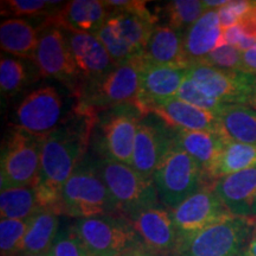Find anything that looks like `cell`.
<instances>
[{
  "mask_svg": "<svg viewBox=\"0 0 256 256\" xmlns=\"http://www.w3.org/2000/svg\"><path fill=\"white\" fill-rule=\"evenodd\" d=\"M242 54L236 46L224 44L214 50L200 63L229 72H242Z\"/></svg>",
  "mask_w": 256,
  "mask_h": 256,
  "instance_id": "34",
  "label": "cell"
},
{
  "mask_svg": "<svg viewBox=\"0 0 256 256\" xmlns=\"http://www.w3.org/2000/svg\"><path fill=\"white\" fill-rule=\"evenodd\" d=\"M158 19L147 8L110 14L95 36L104 44L115 66L142 56Z\"/></svg>",
  "mask_w": 256,
  "mask_h": 256,
  "instance_id": "3",
  "label": "cell"
},
{
  "mask_svg": "<svg viewBox=\"0 0 256 256\" xmlns=\"http://www.w3.org/2000/svg\"><path fill=\"white\" fill-rule=\"evenodd\" d=\"M176 98L184 102H188V104L194 106V107H198L204 110L212 112L215 114L218 113L220 108L224 106L220 102L214 100V98H211L204 94L188 78L183 82V84H182Z\"/></svg>",
  "mask_w": 256,
  "mask_h": 256,
  "instance_id": "35",
  "label": "cell"
},
{
  "mask_svg": "<svg viewBox=\"0 0 256 256\" xmlns=\"http://www.w3.org/2000/svg\"><path fill=\"white\" fill-rule=\"evenodd\" d=\"M28 256H50V254L49 255H28Z\"/></svg>",
  "mask_w": 256,
  "mask_h": 256,
  "instance_id": "44",
  "label": "cell"
},
{
  "mask_svg": "<svg viewBox=\"0 0 256 256\" xmlns=\"http://www.w3.org/2000/svg\"><path fill=\"white\" fill-rule=\"evenodd\" d=\"M206 179L200 164L176 142L153 176L159 200L171 211L200 191Z\"/></svg>",
  "mask_w": 256,
  "mask_h": 256,
  "instance_id": "7",
  "label": "cell"
},
{
  "mask_svg": "<svg viewBox=\"0 0 256 256\" xmlns=\"http://www.w3.org/2000/svg\"><path fill=\"white\" fill-rule=\"evenodd\" d=\"M96 166L121 216L130 218L144 210L158 206L159 196L153 179L146 178L122 162L98 159Z\"/></svg>",
  "mask_w": 256,
  "mask_h": 256,
  "instance_id": "5",
  "label": "cell"
},
{
  "mask_svg": "<svg viewBox=\"0 0 256 256\" xmlns=\"http://www.w3.org/2000/svg\"><path fill=\"white\" fill-rule=\"evenodd\" d=\"M243 34H244V32H243L242 28L238 24L234 25V26H232V28H224L223 30L224 44H228V46L238 48L240 40H242Z\"/></svg>",
  "mask_w": 256,
  "mask_h": 256,
  "instance_id": "38",
  "label": "cell"
},
{
  "mask_svg": "<svg viewBox=\"0 0 256 256\" xmlns=\"http://www.w3.org/2000/svg\"><path fill=\"white\" fill-rule=\"evenodd\" d=\"M72 228L87 256H118L142 243L124 216L104 215L78 220Z\"/></svg>",
  "mask_w": 256,
  "mask_h": 256,
  "instance_id": "8",
  "label": "cell"
},
{
  "mask_svg": "<svg viewBox=\"0 0 256 256\" xmlns=\"http://www.w3.org/2000/svg\"><path fill=\"white\" fill-rule=\"evenodd\" d=\"M214 191L235 217L256 220V168L216 180Z\"/></svg>",
  "mask_w": 256,
  "mask_h": 256,
  "instance_id": "18",
  "label": "cell"
},
{
  "mask_svg": "<svg viewBox=\"0 0 256 256\" xmlns=\"http://www.w3.org/2000/svg\"><path fill=\"white\" fill-rule=\"evenodd\" d=\"M60 232V215L42 211L30 218L22 255H49Z\"/></svg>",
  "mask_w": 256,
  "mask_h": 256,
  "instance_id": "27",
  "label": "cell"
},
{
  "mask_svg": "<svg viewBox=\"0 0 256 256\" xmlns=\"http://www.w3.org/2000/svg\"><path fill=\"white\" fill-rule=\"evenodd\" d=\"M66 34L78 66L81 87L98 81L114 68L115 63L110 55L95 34L72 31H66Z\"/></svg>",
  "mask_w": 256,
  "mask_h": 256,
  "instance_id": "19",
  "label": "cell"
},
{
  "mask_svg": "<svg viewBox=\"0 0 256 256\" xmlns=\"http://www.w3.org/2000/svg\"><path fill=\"white\" fill-rule=\"evenodd\" d=\"M43 139L14 128L6 136L2 148L0 184L6 188L36 186L40 174Z\"/></svg>",
  "mask_w": 256,
  "mask_h": 256,
  "instance_id": "9",
  "label": "cell"
},
{
  "mask_svg": "<svg viewBox=\"0 0 256 256\" xmlns=\"http://www.w3.org/2000/svg\"><path fill=\"white\" fill-rule=\"evenodd\" d=\"M72 119L42 142L40 174L36 190L42 210L62 215V190L84 159L98 113L78 104Z\"/></svg>",
  "mask_w": 256,
  "mask_h": 256,
  "instance_id": "1",
  "label": "cell"
},
{
  "mask_svg": "<svg viewBox=\"0 0 256 256\" xmlns=\"http://www.w3.org/2000/svg\"><path fill=\"white\" fill-rule=\"evenodd\" d=\"M142 113L159 118L174 130L222 133L217 114L200 110L177 98L147 104Z\"/></svg>",
  "mask_w": 256,
  "mask_h": 256,
  "instance_id": "17",
  "label": "cell"
},
{
  "mask_svg": "<svg viewBox=\"0 0 256 256\" xmlns=\"http://www.w3.org/2000/svg\"><path fill=\"white\" fill-rule=\"evenodd\" d=\"M252 5H254V2L234 0V2H228V4L217 10L220 26L223 30L232 28L234 25H238V22L250 11Z\"/></svg>",
  "mask_w": 256,
  "mask_h": 256,
  "instance_id": "37",
  "label": "cell"
},
{
  "mask_svg": "<svg viewBox=\"0 0 256 256\" xmlns=\"http://www.w3.org/2000/svg\"><path fill=\"white\" fill-rule=\"evenodd\" d=\"M118 212L96 160L84 156L62 190V215L83 220Z\"/></svg>",
  "mask_w": 256,
  "mask_h": 256,
  "instance_id": "4",
  "label": "cell"
},
{
  "mask_svg": "<svg viewBox=\"0 0 256 256\" xmlns=\"http://www.w3.org/2000/svg\"><path fill=\"white\" fill-rule=\"evenodd\" d=\"M142 58L154 66L188 69L184 52V34L168 25H156L144 51Z\"/></svg>",
  "mask_w": 256,
  "mask_h": 256,
  "instance_id": "24",
  "label": "cell"
},
{
  "mask_svg": "<svg viewBox=\"0 0 256 256\" xmlns=\"http://www.w3.org/2000/svg\"><path fill=\"white\" fill-rule=\"evenodd\" d=\"M144 248L151 254L178 250L179 238L171 214L162 206L144 210L130 217Z\"/></svg>",
  "mask_w": 256,
  "mask_h": 256,
  "instance_id": "16",
  "label": "cell"
},
{
  "mask_svg": "<svg viewBox=\"0 0 256 256\" xmlns=\"http://www.w3.org/2000/svg\"><path fill=\"white\" fill-rule=\"evenodd\" d=\"M222 134L230 142L256 145V108L224 104L217 113Z\"/></svg>",
  "mask_w": 256,
  "mask_h": 256,
  "instance_id": "26",
  "label": "cell"
},
{
  "mask_svg": "<svg viewBox=\"0 0 256 256\" xmlns=\"http://www.w3.org/2000/svg\"><path fill=\"white\" fill-rule=\"evenodd\" d=\"M142 56L115 66L98 81L83 84L78 92L80 104L89 110H104L121 104H136L142 86Z\"/></svg>",
  "mask_w": 256,
  "mask_h": 256,
  "instance_id": "6",
  "label": "cell"
},
{
  "mask_svg": "<svg viewBox=\"0 0 256 256\" xmlns=\"http://www.w3.org/2000/svg\"><path fill=\"white\" fill-rule=\"evenodd\" d=\"M188 78L204 94L220 104L254 106L255 75L198 63L188 69Z\"/></svg>",
  "mask_w": 256,
  "mask_h": 256,
  "instance_id": "11",
  "label": "cell"
},
{
  "mask_svg": "<svg viewBox=\"0 0 256 256\" xmlns=\"http://www.w3.org/2000/svg\"><path fill=\"white\" fill-rule=\"evenodd\" d=\"M30 220H2L0 222V252L2 256L22 255L25 235Z\"/></svg>",
  "mask_w": 256,
  "mask_h": 256,
  "instance_id": "33",
  "label": "cell"
},
{
  "mask_svg": "<svg viewBox=\"0 0 256 256\" xmlns=\"http://www.w3.org/2000/svg\"><path fill=\"white\" fill-rule=\"evenodd\" d=\"M242 256H256V226L244 250L242 252Z\"/></svg>",
  "mask_w": 256,
  "mask_h": 256,
  "instance_id": "41",
  "label": "cell"
},
{
  "mask_svg": "<svg viewBox=\"0 0 256 256\" xmlns=\"http://www.w3.org/2000/svg\"><path fill=\"white\" fill-rule=\"evenodd\" d=\"M40 32L42 28H36L25 19H8L0 25V46L6 54L34 62Z\"/></svg>",
  "mask_w": 256,
  "mask_h": 256,
  "instance_id": "25",
  "label": "cell"
},
{
  "mask_svg": "<svg viewBox=\"0 0 256 256\" xmlns=\"http://www.w3.org/2000/svg\"><path fill=\"white\" fill-rule=\"evenodd\" d=\"M62 2H46V0H6L2 2V14L12 17H52L63 8Z\"/></svg>",
  "mask_w": 256,
  "mask_h": 256,
  "instance_id": "31",
  "label": "cell"
},
{
  "mask_svg": "<svg viewBox=\"0 0 256 256\" xmlns=\"http://www.w3.org/2000/svg\"><path fill=\"white\" fill-rule=\"evenodd\" d=\"M252 107L256 108V75H255V102H254V106Z\"/></svg>",
  "mask_w": 256,
  "mask_h": 256,
  "instance_id": "43",
  "label": "cell"
},
{
  "mask_svg": "<svg viewBox=\"0 0 256 256\" xmlns=\"http://www.w3.org/2000/svg\"><path fill=\"white\" fill-rule=\"evenodd\" d=\"M208 12L204 2L198 0H174L165 6L168 28L185 34L203 14Z\"/></svg>",
  "mask_w": 256,
  "mask_h": 256,
  "instance_id": "30",
  "label": "cell"
},
{
  "mask_svg": "<svg viewBox=\"0 0 256 256\" xmlns=\"http://www.w3.org/2000/svg\"><path fill=\"white\" fill-rule=\"evenodd\" d=\"M63 100L52 87H43L32 92L22 101L16 112L17 128L31 136L44 138L60 124Z\"/></svg>",
  "mask_w": 256,
  "mask_h": 256,
  "instance_id": "15",
  "label": "cell"
},
{
  "mask_svg": "<svg viewBox=\"0 0 256 256\" xmlns=\"http://www.w3.org/2000/svg\"><path fill=\"white\" fill-rule=\"evenodd\" d=\"M204 4H206L208 11H210V10H218L220 8H223L224 5L228 4V2H226V0H218V2H214V0H206V2H204Z\"/></svg>",
  "mask_w": 256,
  "mask_h": 256,
  "instance_id": "42",
  "label": "cell"
},
{
  "mask_svg": "<svg viewBox=\"0 0 256 256\" xmlns=\"http://www.w3.org/2000/svg\"><path fill=\"white\" fill-rule=\"evenodd\" d=\"M256 168V145H247L226 140L222 153L214 168L211 179H218Z\"/></svg>",
  "mask_w": 256,
  "mask_h": 256,
  "instance_id": "29",
  "label": "cell"
},
{
  "mask_svg": "<svg viewBox=\"0 0 256 256\" xmlns=\"http://www.w3.org/2000/svg\"><path fill=\"white\" fill-rule=\"evenodd\" d=\"M42 211L36 186L6 188L0 194L2 220H26Z\"/></svg>",
  "mask_w": 256,
  "mask_h": 256,
  "instance_id": "28",
  "label": "cell"
},
{
  "mask_svg": "<svg viewBox=\"0 0 256 256\" xmlns=\"http://www.w3.org/2000/svg\"><path fill=\"white\" fill-rule=\"evenodd\" d=\"M226 140L222 133L174 130L176 145L196 160L206 179H211V174Z\"/></svg>",
  "mask_w": 256,
  "mask_h": 256,
  "instance_id": "23",
  "label": "cell"
},
{
  "mask_svg": "<svg viewBox=\"0 0 256 256\" xmlns=\"http://www.w3.org/2000/svg\"><path fill=\"white\" fill-rule=\"evenodd\" d=\"M171 216L178 232V249L202 230L232 217L217 197L214 186L202 188L172 210Z\"/></svg>",
  "mask_w": 256,
  "mask_h": 256,
  "instance_id": "13",
  "label": "cell"
},
{
  "mask_svg": "<svg viewBox=\"0 0 256 256\" xmlns=\"http://www.w3.org/2000/svg\"><path fill=\"white\" fill-rule=\"evenodd\" d=\"M254 222L232 216L196 234L178 252L182 256H242Z\"/></svg>",
  "mask_w": 256,
  "mask_h": 256,
  "instance_id": "10",
  "label": "cell"
},
{
  "mask_svg": "<svg viewBox=\"0 0 256 256\" xmlns=\"http://www.w3.org/2000/svg\"><path fill=\"white\" fill-rule=\"evenodd\" d=\"M222 46H224L223 28L218 12L217 10H210L184 34V52L188 68L200 63Z\"/></svg>",
  "mask_w": 256,
  "mask_h": 256,
  "instance_id": "22",
  "label": "cell"
},
{
  "mask_svg": "<svg viewBox=\"0 0 256 256\" xmlns=\"http://www.w3.org/2000/svg\"><path fill=\"white\" fill-rule=\"evenodd\" d=\"M118 256H151V255H150V252L144 248L142 243H139V244L136 246V247L127 249V250L122 252Z\"/></svg>",
  "mask_w": 256,
  "mask_h": 256,
  "instance_id": "40",
  "label": "cell"
},
{
  "mask_svg": "<svg viewBox=\"0 0 256 256\" xmlns=\"http://www.w3.org/2000/svg\"><path fill=\"white\" fill-rule=\"evenodd\" d=\"M110 12L100 0H72L58 14L49 17L43 26H55L64 31L95 34L107 20Z\"/></svg>",
  "mask_w": 256,
  "mask_h": 256,
  "instance_id": "20",
  "label": "cell"
},
{
  "mask_svg": "<svg viewBox=\"0 0 256 256\" xmlns=\"http://www.w3.org/2000/svg\"><path fill=\"white\" fill-rule=\"evenodd\" d=\"M50 256H87L78 235L74 232L72 224L60 230Z\"/></svg>",
  "mask_w": 256,
  "mask_h": 256,
  "instance_id": "36",
  "label": "cell"
},
{
  "mask_svg": "<svg viewBox=\"0 0 256 256\" xmlns=\"http://www.w3.org/2000/svg\"><path fill=\"white\" fill-rule=\"evenodd\" d=\"M136 104H121L98 113L92 139L100 159L130 165L138 126L144 118Z\"/></svg>",
  "mask_w": 256,
  "mask_h": 256,
  "instance_id": "2",
  "label": "cell"
},
{
  "mask_svg": "<svg viewBox=\"0 0 256 256\" xmlns=\"http://www.w3.org/2000/svg\"><path fill=\"white\" fill-rule=\"evenodd\" d=\"M28 70L25 63L17 58L2 57L0 62V88L8 98L17 95L28 82Z\"/></svg>",
  "mask_w": 256,
  "mask_h": 256,
  "instance_id": "32",
  "label": "cell"
},
{
  "mask_svg": "<svg viewBox=\"0 0 256 256\" xmlns=\"http://www.w3.org/2000/svg\"><path fill=\"white\" fill-rule=\"evenodd\" d=\"M174 144V128L154 115H144L138 126L130 166L146 178L153 179L160 162Z\"/></svg>",
  "mask_w": 256,
  "mask_h": 256,
  "instance_id": "14",
  "label": "cell"
},
{
  "mask_svg": "<svg viewBox=\"0 0 256 256\" xmlns=\"http://www.w3.org/2000/svg\"><path fill=\"white\" fill-rule=\"evenodd\" d=\"M40 38L34 63L40 75L64 83L78 95L81 78L66 31L55 26H40Z\"/></svg>",
  "mask_w": 256,
  "mask_h": 256,
  "instance_id": "12",
  "label": "cell"
},
{
  "mask_svg": "<svg viewBox=\"0 0 256 256\" xmlns=\"http://www.w3.org/2000/svg\"><path fill=\"white\" fill-rule=\"evenodd\" d=\"M242 72L256 75V44L242 54Z\"/></svg>",
  "mask_w": 256,
  "mask_h": 256,
  "instance_id": "39",
  "label": "cell"
},
{
  "mask_svg": "<svg viewBox=\"0 0 256 256\" xmlns=\"http://www.w3.org/2000/svg\"><path fill=\"white\" fill-rule=\"evenodd\" d=\"M186 78L188 69L154 66L144 60L136 106L142 110L147 104L176 98Z\"/></svg>",
  "mask_w": 256,
  "mask_h": 256,
  "instance_id": "21",
  "label": "cell"
}]
</instances>
